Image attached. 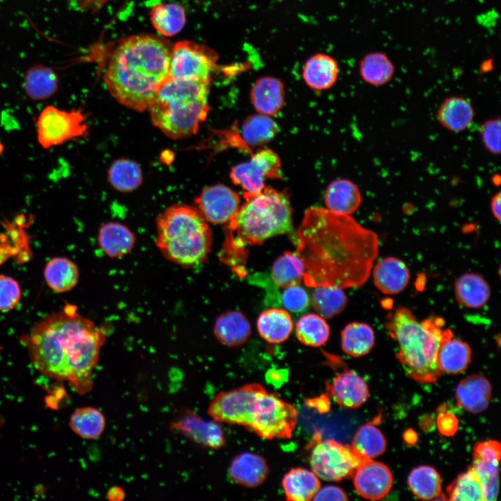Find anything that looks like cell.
<instances>
[{"label":"cell","mask_w":501,"mask_h":501,"mask_svg":"<svg viewBox=\"0 0 501 501\" xmlns=\"http://www.w3.org/2000/svg\"><path fill=\"white\" fill-rule=\"evenodd\" d=\"M296 253L312 287H360L368 280L379 254L377 234L349 215L325 207L306 209L296 231Z\"/></svg>","instance_id":"1"},{"label":"cell","mask_w":501,"mask_h":501,"mask_svg":"<svg viewBox=\"0 0 501 501\" xmlns=\"http://www.w3.org/2000/svg\"><path fill=\"white\" fill-rule=\"evenodd\" d=\"M106 332L67 303L35 323L26 336L30 358L35 367L45 376L68 381L79 393L88 392L91 374Z\"/></svg>","instance_id":"2"},{"label":"cell","mask_w":501,"mask_h":501,"mask_svg":"<svg viewBox=\"0 0 501 501\" xmlns=\"http://www.w3.org/2000/svg\"><path fill=\"white\" fill-rule=\"evenodd\" d=\"M172 46L161 37L140 34L123 39L109 58L104 75L111 95L132 109L148 110L168 77Z\"/></svg>","instance_id":"3"},{"label":"cell","mask_w":501,"mask_h":501,"mask_svg":"<svg viewBox=\"0 0 501 501\" xmlns=\"http://www.w3.org/2000/svg\"><path fill=\"white\" fill-rule=\"evenodd\" d=\"M443 326L440 317L418 321L406 307H399L387 316L385 328L398 344L396 358L406 375L420 383H434L440 376L438 351L442 342L452 335V331Z\"/></svg>","instance_id":"4"},{"label":"cell","mask_w":501,"mask_h":501,"mask_svg":"<svg viewBox=\"0 0 501 501\" xmlns=\"http://www.w3.org/2000/svg\"><path fill=\"white\" fill-rule=\"evenodd\" d=\"M209 81L168 77L148 109L153 125L172 139L195 134L209 112Z\"/></svg>","instance_id":"5"},{"label":"cell","mask_w":501,"mask_h":501,"mask_svg":"<svg viewBox=\"0 0 501 501\" xmlns=\"http://www.w3.org/2000/svg\"><path fill=\"white\" fill-rule=\"evenodd\" d=\"M244 198L245 202L227 223L223 246L246 252V246L259 245L269 238L292 232V208L283 192L265 186Z\"/></svg>","instance_id":"6"},{"label":"cell","mask_w":501,"mask_h":501,"mask_svg":"<svg viewBox=\"0 0 501 501\" xmlns=\"http://www.w3.org/2000/svg\"><path fill=\"white\" fill-rule=\"evenodd\" d=\"M156 246L168 260L183 268L205 262L211 251L212 234L199 210L174 205L156 219Z\"/></svg>","instance_id":"7"},{"label":"cell","mask_w":501,"mask_h":501,"mask_svg":"<svg viewBox=\"0 0 501 501\" xmlns=\"http://www.w3.org/2000/svg\"><path fill=\"white\" fill-rule=\"evenodd\" d=\"M297 422V412L276 395L263 392L257 399L250 429L265 439L289 438Z\"/></svg>","instance_id":"8"},{"label":"cell","mask_w":501,"mask_h":501,"mask_svg":"<svg viewBox=\"0 0 501 501\" xmlns=\"http://www.w3.org/2000/svg\"><path fill=\"white\" fill-rule=\"evenodd\" d=\"M216 61L217 54L209 47L189 40L179 41L171 48L168 77L211 82Z\"/></svg>","instance_id":"9"},{"label":"cell","mask_w":501,"mask_h":501,"mask_svg":"<svg viewBox=\"0 0 501 501\" xmlns=\"http://www.w3.org/2000/svg\"><path fill=\"white\" fill-rule=\"evenodd\" d=\"M265 391L262 385L252 383L221 392L210 402L208 413L217 422L250 429L257 399Z\"/></svg>","instance_id":"10"},{"label":"cell","mask_w":501,"mask_h":501,"mask_svg":"<svg viewBox=\"0 0 501 501\" xmlns=\"http://www.w3.org/2000/svg\"><path fill=\"white\" fill-rule=\"evenodd\" d=\"M363 461L351 446L342 445L334 440L317 443L312 449L310 457L312 472L317 477L335 482L353 476Z\"/></svg>","instance_id":"11"},{"label":"cell","mask_w":501,"mask_h":501,"mask_svg":"<svg viewBox=\"0 0 501 501\" xmlns=\"http://www.w3.org/2000/svg\"><path fill=\"white\" fill-rule=\"evenodd\" d=\"M37 139L45 149L58 145L87 134V124L79 110L65 111L49 105L37 120Z\"/></svg>","instance_id":"12"},{"label":"cell","mask_w":501,"mask_h":501,"mask_svg":"<svg viewBox=\"0 0 501 501\" xmlns=\"http://www.w3.org/2000/svg\"><path fill=\"white\" fill-rule=\"evenodd\" d=\"M230 177L242 189L243 196L257 193L266 186L267 180L282 177L280 157L269 148L260 150L249 160L234 166Z\"/></svg>","instance_id":"13"},{"label":"cell","mask_w":501,"mask_h":501,"mask_svg":"<svg viewBox=\"0 0 501 501\" xmlns=\"http://www.w3.org/2000/svg\"><path fill=\"white\" fill-rule=\"evenodd\" d=\"M195 202L207 223L218 225L228 223L241 206L239 194L223 184L204 189L196 197Z\"/></svg>","instance_id":"14"},{"label":"cell","mask_w":501,"mask_h":501,"mask_svg":"<svg viewBox=\"0 0 501 501\" xmlns=\"http://www.w3.org/2000/svg\"><path fill=\"white\" fill-rule=\"evenodd\" d=\"M500 459V444L498 441L486 440L475 445L471 468L481 482L486 501H494L498 495Z\"/></svg>","instance_id":"15"},{"label":"cell","mask_w":501,"mask_h":501,"mask_svg":"<svg viewBox=\"0 0 501 501\" xmlns=\"http://www.w3.org/2000/svg\"><path fill=\"white\" fill-rule=\"evenodd\" d=\"M357 493L368 500H379L390 491L393 477L387 466L372 459L364 460L353 473Z\"/></svg>","instance_id":"16"},{"label":"cell","mask_w":501,"mask_h":501,"mask_svg":"<svg viewBox=\"0 0 501 501\" xmlns=\"http://www.w3.org/2000/svg\"><path fill=\"white\" fill-rule=\"evenodd\" d=\"M170 429L203 447L218 449L224 445L223 432L217 422L204 420L190 411L174 420Z\"/></svg>","instance_id":"17"},{"label":"cell","mask_w":501,"mask_h":501,"mask_svg":"<svg viewBox=\"0 0 501 501\" xmlns=\"http://www.w3.org/2000/svg\"><path fill=\"white\" fill-rule=\"evenodd\" d=\"M285 86L279 78L263 76L251 86V103L257 113L273 116L278 114L285 104Z\"/></svg>","instance_id":"18"},{"label":"cell","mask_w":501,"mask_h":501,"mask_svg":"<svg viewBox=\"0 0 501 501\" xmlns=\"http://www.w3.org/2000/svg\"><path fill=\"white\" fill-rule=\"evenodd\" d=\"M372 276L376 287L387 295L401 292L407 287L411 278L406 263L395 257L380 260L374 266Z\"/></svg>","instance_id":"19"},{"label":"cell","mask_w":501,"mask_h":501,"mask_svg":"<svg viewBox=\"0 0 501 501\" xmlns=\"http://www.w3.org/2000/svg\"><path fill=\"white\" fill-rule=\"evenodd\" d=\"M328 389L340 405L355 408L363 404L369 397V388L365 381L351 370L337 374Z\"/></svg>","instance_id":"20"},{"label":"cell","mask_w":501,"mask_h":501,"mask_svg":"<svg viewBox=\"0 0 501 501\" xmlns=\"http://www.w3.org/2000/svg\"><path fill=\"white\" fill-rule=\"evenodd\" d=\"M475 116L474 106L469 100L459 95H450L439 105L436 117L445 129L460 133L472 124Z\"/></svg>","instance_id":"21"},{"label":"cell","mask_w":501,"mask_h":501,"mask_svg":"<svg viewBox=\"0 0 501 501\" xmlns=\"http://www.w3.org/2000/svg\"><path fill=\"white\" fill-rule=\"evenodd\" d=\"M326 207L329 211L351 216L360 206L362 193L351 180L340 178L332 181L324 194Z\"/></svg>","instance_id":"22"},{"label":"cell","mask_w":501,"mask_h":501,"mask_svg":"<svg viewBox=\"0 0 501 501\" xmlns=\"http://www.w3.org/2000/svg\"><path fill=\"white\" fill-rule=\"evenodd\" d=\"M338 75L337 61L325 53H317L310 56L302 70L303 81L310 88L316 90L331 88L337 81Z\"/></svg>","instance_id":"23"},{"label":"cell","mask_w":501,"mask_h":501,"mask_svg":"<svg viewBox=\"0 0 501 501\" xmlns=\"http://www.w3.org/2000/svg\"><path fill=\"white\" fill-rule=\"evenodd\" d=\"M458 405L466 411L478 413L488 406L491 396V385L484 376L472 374L461 380L456 389Z\"/></svg>","instance_id":"24"},{"label":"cell","mask_w":501,"mask_h":501,"mask_svg":"<svg viewBox=\"0 0 501 501\" xmlns=\"http://www.w3.org/2000/svg\"><path fill=\"white\" fill-rule=\"evenodd\" d=\"M214 333L221 344L228 347H237L248 340L251 333V327L241 312L230 310L216 318Z\"/></svg>","instance_id":"25"},{"label":"cell","mask_w":501,"mask_h":501,"mask_svg":"<svg viewBox=\"0 0 501 501\" xmlns=\"http://www.w3.org/2000/svg\"><path fill=\"white\" fill-rule=\"evenodd\" d=\"M454 295L461 306L478 309L488 301L491 288L487 281L479 274L465 273L454 283Z\"/></svg>","instance_id":"26"},{"label":"cell","mask_w":501,"mask_h":501,"mask_svg":"<svg viewBox=\"0 0 501 501\" xmlns=\"http://www.w3.org/2000/svg\"><path fill=\"white\" fill-rule=\"evenodd\" d=\"M229 472L235 482L247 487H255L265 480L269 468L262 456L244 452L232 460Z\"/></svg>","instance_id":"27"},{"label":"cell","mask_w":501,"mask_h":501,"mask_svg":"<svg viewBox=\"0 0 501 501\" xmlns=\"http://www.w3.org/2000/svg\"><path fill=\"white\" fill-rule=\"evenodd\" d=\"M133 232L117 222L104 224L98 233V243L104 253L111 257H120L129 253L135 244Z\"/></svg>","instance_id":"28"},{"label":"cell","mask_w":501,"mask_h":501,"mask_svg":"<svg viewBox=\"0 0 501 501\" xmlns=\"http://www.w3.org/2000/svg\"><path fill=\"white\" fill-rule=\"evenodd\" d=\"M260 336L270 343H280L289 336L293 321L287 310L272 308L263 311L257 320Z\"/></svg>","instance_id":"29"},{"label":"cell","mask_w":501,"mask_h":501,"mask_svg":"<svg viewBox=\"0 0 501 501\" xmlns=\"http://www.w3.org/2000/svg\"><path fill=\"white\" fill-rule=\"evenodd\" d=\"M471 360V349L464 341L453 337L446 338L440 344L437 354V365L442 372L458 374L464 371Z\"/></svg>","instance_id":"30"},{"label":"cell","mask_w":501,"mask_h":501,"mask_svg":"<svg viewBox=\"0 0 501 501\" xmlns=\"http://www.w3.org/2000/svg\"><path fill=\"white\" fill-rule=\"evenodd\" d=\"M358 72L361 79L373 86L388 84L395 73V66L390 57L382 51L366 54L360 60Z\"/></svg>","instance_id":"31"},{"label":"cell","mask_w":501,"mask_h":501,"mask_svg":"<svg viewBox=\"0 0 501 501\" xmlns=\"http://www.w3.org/2000/svg\"><path fill=\"white\" fill-rule=\"evenodd\" d=\"M44 277L48 287L56 292H65L77 284L79 271L77 265L65 257H55L46 264Z\"/></svg>","instance_id":"32"},{"label":"cell","mask_w":501,"mask_h":501,"mask_svg":"<svg viewBox=\"0 0 501 501\" xmlns=\"http://www.w3.org/2000/svg\"><path fill=\"white\" fill-rule=\"evenodd\" d=\"M282 484L287 500L294 501L310 500L320 488L317 476L302 468L290 470L284 476Z\"/></svg>","instance_id":"33"},{"label":"cell","mask_w":501,"mask_h":501,"mask_svg":"<svg viewBox=\"0 0 501 501\" xmlns=\"http://www.w3.org/2000/svg\"><path fill=\"white\" fill-rule=\"evenodd\" d=\"M150 21L161 35L170 37L180 33L186 24V12L180 4L161 3L152 6Z\"/></svg>","instance_id":"34"},{"label":"cell","mask_w":501,"mask_h":501,"mask_svg":"<svg viewBox=\"0 0 501 501\" xmlns=\"http://www.w3.org/2000/svg\"><path fill=\"white\" fill-rule=\"evenodd\" d=\"M375 343L373 328L363 322H351L341 332L342 351L353 357H360L368 353Z\"/></svg>","instance_id":"35"},{"label":"cell","mask_w":501,"mask_h":501,"mask_svg":"<svg viewBox=\"0 0 501 501\" xmlns=\"http://www.w3.org/2000/svg\"><path fill=\"white\" fill-rule=\"evenodd\" d=\"M278 126L271 116L256 113L247 117L241 127L242 141L250 147H258L272 141Z\"/></svg>","instance_id":"36"},{"label":"cell","mask_w":501,"mask_h":501,"mask_svg":"<svg viewBox=\"0 0 501 501\" xmlns=\"http://www.w3.org/2000/svg\"><path fill=\"white\" fill-rule=\"evenodd\" d=\"M58 79L50 67L36 65L26 72L24 87L27 95L33 100H44L51 97L57 90Z\"/></svg>","instance_id":"37"},{"label":"cell","mask_w":501,"mask_h":501,"mask_svg":"<svg viewBox=\"0 0 501 501\" xmlns=\"http://www.w3.org/2000/svg\"><path fill=\"white\" fill-rule=\"evenodd\" d=\"M17 223L7 222L4 232L0 233V265L11 258L23 262L31 256L26 233Z\"/></svg>","instance_id":"38"},{"label":"cell","mask_w":501,"mask_h":501,"mask_svg":"<svg viewBox=\"0 0 501 501\" xmlns=\"http://www.w3.org/2000/svg\"><path fill=\"white\" fill-rule=\"evenodd\" d=\"M305 266L296 253L285 251L273 264L272 280L282 288L297 285L303 280Z\"/></svg>","instance_id":"39"},{"label":"cell","mask_w":501,"mask_h":501,"mask_svg":"<svg viewBox=\"0 0 501 501\" xmlns=\"http://www.w3.org/2000/svg\"><path fill=\"white\" fill-rule=\"evenodd\" d=\"M69 426L72 431L84 439L99 438L104 432L106 420L98 409L86 406L76 409L71 415Z\"/></svg>","instance_id":"40"},{"label":"cell","mask_w":501,"mask_h":501,"mask_svg":"<svg viewBox=\"0 0 501 501\" xmlns=\"http://www.w3.org/2000/svg\"><path fill=\"white\" fill-rule=\"evenodd\" d=\"M412 493L421 500H439L441 496V479L432 467L421 466L415 468L408 478Z\"/></svg>","instance_id":"41"},{"label":"cell","mask_w":501,"mask_h":501,"mask_svg":"<svg viewBox=\"0 0 501 501\" xmlns=\"http://www.w3.org/2000/svg\"><path fill=\"white\" fill-rule=\"evenodd\" d=\"M351 447L363 460L372 459L385 452L386 440L378 427L367 423L358 429Z\"/></svg>","instance_id":"42"},{"label":"cell","mask_w":501,"mask_h":501,"mask_svg":"<svg viewBox=\"0 0 501 501\" xmlns=\"http://www.w3.org/2000/svg\"><path fill=\"white\" fill-rule=\"evenodd\" d=\"M108 178L116 189L128 192L139 187L143 181V175L136 162L128 159H120L110 166Z\"/></svg>","instance_id":"43"},{"label":"cell","mask_w":501,"mask_h":501,"mask_svg":"<svg viewBox=\"0 0 501 501\" xmlns=\"http://www.w3.org/2000/svg\"><path fill=\"white\" fill-rule=\"evenodd\" d=\"M315 288L312 304L319 315L330 319L344 310L348 299L342 289L328 286H317Z\"/></svg>","instance_id":"44"},{"label":"cell","mask_w":501,"mask_h":501,"mask_svg":"<svg viewBox=\"0 0 501 501\" xmlns=\"http://www.w3.org/2000/svg\"><path fill=\"white\" fill-rule=\"evenodd\" d=\"M296 335L303 344L320 347L330 335V328L324 318L318 314L309 313L302 316L296 324Z\"/></svg>","instance_id":"45"},{"label":"cell","mask_w":501,"mask_h":501,"mask_svg":"<svg viewBox=\"0 0 501 501\" xmlns=\"http://www.w3.org/2000/svg\"><path fill=\"white\" fill-rule=\"evenodd\" d=\"M447 500L457 501L485 500L482 486L470 468L460 474L447 488Z\"/></svg>","instance_id":"46"},{"label":"cell","mask_w":501,"mask_h":501,"mask_svg":"<svg viewBox=\"0 0 501 501\" xmlns=\"http://www.w3.org/2000/svg\"><path fill=\"white\" fill-rule=\"evenodd\" d=\"M484 148L493 155L501 152V121L499 117L487 119L479 129Z\"/></svg>","instance_id":"47"},{"label":"cell","mask_w":501,"mask_h":501,"mask_svg":"<svg viewBox=\"0 0 501 501\" xmlns=\"http://www.w3.org/2000/svg\"><path fill=\"white\" fill-rule=\"evenodd\" d=\"M21 296L18 282L12 277L0 275V311L8 312L15 308Z\"/></svg>","instance_id":"48"},{"label":"cell","mask_w":501,"mask_h":501,"mask_svg":"<svg viewBox=\"0 0 501 501\" xmlns=\"http://www.w3.org/2000/svg\"><path fill=\"white\" fill-rule=\"evenodd\" d=\"M285 289L280 295V301L286 310L293 312H302L308 308L310 298L303 287L297 285Z\"/></svg>","instance_id":"49"},{"label":"cell","mask_w":501,"mask_h":501,"mask_svg":"<svg viewBox=\"0 0 501 501\" xmlns=\"http://www.w3.org/2000/svg\"><path fill=\"white\" fill-rule=\"evenodd\" d=\"M437 426L441 434L452 436L457 430L458 420L452 413L443 412L438 416Z\"/></svg>","instance_id":"50"},{"label":"cell","mask_w":501,"mask_h":501,"mask_svg":"<svg viewBox=\"0 0 501 501\" xmlns=\"http://www.w3.org/2000/svg\"><path fill=\"white\" fill-rule=\"evenodd\" d=\"M313 500H347L346 493L340 487L335 486H326L319 488L312 498Z\"/></svg>","instance_id":"51"},{"label":"cell","mask_w":501,"mask_h":501,"mask_svg":"<svg viewBox=\"0 0 501 501\" xmlns=\"http://www.w3.org/2000/svg\"><path fill=\"white\" fill-rule=\"evenodd\" d=\"M501 192L498 191L491 198L490 209L493 217L499 222L501 218Z\"/></svg>","instance_id":"52"},{"label":"cell","mask_w":501,"mask_h":501,"mask_svg":"<svg viewBox=\"0 0 501 501\" xmlns=\"http://www.w3.org/2000/svg\"><path fill=\"white\" fill-rule=\"evenodd\" d=\"M125 496L124 491L119 487H113L107 493L110 500H121Z\"/></svg>","instance_id":"53"}]
</instances>
